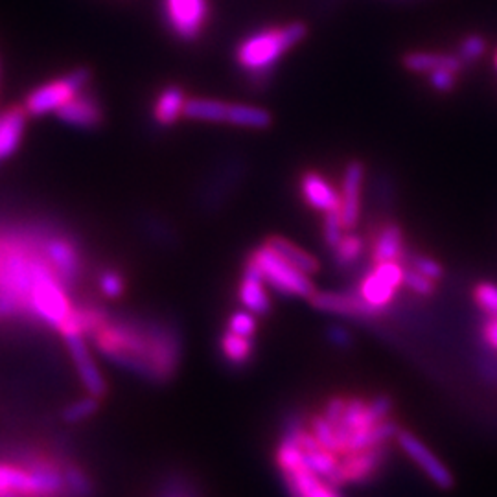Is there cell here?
Segmentation results:
<instances>
[{
  "mask_svg": "<svg viewBox=\"0 0 497 497\" xmlns=\"http://www.w3.org/2000/svg\"><path fill=\"white\" fill-rule=\"evenodd\" d=\"M98 352L125 373L151 383L170 381L181 364V339L168 326L107 321L90 336Z\"/></svg>",
  "mask_w": 497,
  "mask_h": 497,
  "instance_id": "obj_1",
  "label": "cell"
},
{
  "mask_svg": "<svg viewBox=\"0 0 497 497\" xmlns=\"http://www.w3.org/2000/svg\"><path fill=\"white\" fill-rule=\"evenodd\" d=\"M306 33L308 28L303 22L254 31L238 45L236 63L253 78L268 76L273 66L306 38Z\"/></svg>",
  "mask_w": 497,
  "mask_h": 497,
  "instance_id": "obj_2",
  "label": "cell"
},
{
  "mask_svg": "<svg viewBox=\"0 0 497 497\" xmlns=\"http://www.w3.org/2000/svg\"><path fill=\"white\" fill-rule=\"evenodd\" d=\"M275 464L289 497H343L339 488L331 486L306 467L303 450L289 431H284L275 450Z\"/></svg>",
  "mask_w": 497,
  "mask_h": 497,
  "instance_id": "obj_3",
  "label": "cell"
},
{
  "mask_svg": "<svg viewBox=\"0 0 497 497\" xmlns=\"http://www.w3.org/2000/svg\"><path fill=\"white\" fill-rule=\"evenodd\" d=\"M247 260L256 265V270L260 271L268 287H271L278 295L308 298L310 301L312 295L317 291L310 275L293 268L284 256H280L268 244L256 247Z\"/></svg>",
  "mask_w": 497,
  "mask_h": 497,
  "instance_id": "obj_4",
  "label": "cell"
},
{
  "mask_svg": "<svg viewBox=\"0 0 497 497\" xmlns=\"http://www.w3.org/2000/svg\"><path fill=\"white\" fill-rule=\"evenodd\" d=\"M89 83H90V71L81 66V69H74L69 74L33 89L26 96L22 107L26 109L28 116L56 115L64 104H69L73 98L87 90Z\"/></svg>",
  "mask_w": 497,
  "mask_h": 497,
  "instance_id": "obj_5",
  "label": "cell"
},
{
  "mask_svg": "<svg viewBox=\"0 0 497 497\" xmlns=\"http://www.w3.org/2000/svg\"><path fill=\"white\" fill-rule=\"evenodd\" d=\"M74 308L76 306L69 298V286L57 277V273L45 275L31 291V315L57 331L69 322Z\"/></svg>",
  "mask_w": 497,
  "mask_h": 497,
  "instance_id": "obj_6",
  "label": "cell"
},
{
  "mask_svg": "<svg viewBox=\"0 0 497 497\" xmlns=\"http://www.w3.org/2000/svg\"><path fill=\"white\" fill-rule=\"evenodd\" d=\"M404 275L406 268L402 261L374 263V268L361 278L357 293L369 306L383 312L394 301L398 289L404 286Z\"/></svg>",
  "mask_w": 497,
  "mask_h": 497,
  "instance_id": "obj_7",
  "label": "cell"
},
{
  "mask_svg": "<svg viewBox=\"0 0 497 497\" xmlns=\"http://www.w3.org/2000/svg\"><path fill=\"white\" fill-rule=\"evenodd\" d=\"M396 446L415 464V467L441 490L453 488V474L444 460L431 450L413 431L400 427L394 437Z\"/></svg>",
  "mask_w": 497,
  "mask_h": 497,
  "instance_id": "obj_8",
  "label": "cell"
},
{
  "mask_svg": "<svg viewBox=\"0 0 497 497\" xmlns=\"http://www.w3.org/2000/svg\"><path fill=\"white\" fill-rule=\"evenodd\" d=\"M168 30L181 41H195L209 21L207 0H162Z\"/></svg>",
  "mask_w": 497,
  "mask_h": 497,
  "instance_id": "obj_9",
  "label": "cell"
},
{
  "mask_svg": "<svg viewBox=\"0 0 497 497\" xmlns=\"http://www.w3.org/2000/svg\"><path fill=\"white\" fill-rule=\"evenodd\" d=\"M63 339H64L66 350H69V354L73 357L74 369H76L78 378L83 383L87 394L96 396V398H104L107 394V381L92 357V352L85 341V336L78 334V331H73V334H64Z\"/></svg>",
  "mask_w": 497,
  "mask_h": 497,
  "instance_id": "obj_10",
  "label": "cell"
},
{
  "mask_svg": "<svg viewBox=\"0 0 497 497\" xmlns=\"http://www.w3.org/2000/svg\"><path fill=\"white\" fill-rule=\"evenodd\" d=\"M315 310L324 313H334L352 319H373L380 312L363 301V296L356 291H315L310 298Z\"/></svg>",
  "mask_w": 497,
  "mask_h": 497,
  "instance_id": "obj_11",
  "label": "cell"
},
{
  "mask_svg": "<svg viewBox=\"0 0 497 497\" xmlns=\"http://www.w3.org/2000/svg\"><path fill=\"white\" fill-rule=\"evenodd\" d=\"M364 183V164L361 160H350L345 166L341 179V209L339 216L347 230H354L361 219V197Z\"/></svg>",
  "mask_w": 497,
  "mask_h": 497,
  "instance_id": "obj_12",
  "label": "cell"
},
{
  "mask_svg": "<svg viewBox=\"0 0 497 497\" xmlns=\"http://www.w3.org/2000/svg\"><path fill=\"white\" fill-rule=\"evenodd\" d=\"M301 195L303 201L315 212L330 214L339 212L341 209V192L336 184H331L322 174L310 170L304 172L301 177Z\"/></svg>",
  "mask_w": 497,
  "mask_h": 497,
  "instance_id": "obj_13",
  "label": "cell"
},
{
  "mask_svg": "<svg viewBox=\"0 0 497 497\" xmlns=\"http://www.w3.org/2000/svg\"><path fill=\"white\" fill-rule=\"evenodd\" d=\"M45 254L52 263L57 277L66 284L74 286L81 275V256L73 242L61 236H52L45 244Z\"/></svg>",
  "mask_w": 497,
  "mask_h": 497,
  "instance_id": "obj_14",
  "label": "cell"
},
{
  "mask_svg": "<svg viewBox=\"0 0 497 497\" xmlns=\"http://www.w3.org/2000/svg\"><path fill=\"white\" fill-rule=\"evenodd\" d=\"M238 301L245 310H249L256 317L268 315L273 308L268 293V284L263 282L256 265L249 260H245V268L238 286Z\"/></svg>",
  "mask_w": 497,
  "mask_h": 497,
  "instance_id": "obj_15",
  "label": "cell"
},
{
  "mask_svg": "<svg viewBox=\"0 0 497 497\" xmlns=\"http://www.w3.org/2000/svg\"><path fill=\"white\" fill-rule=\"evenodd\" d=\"M56 116L71 127L78 129H94L104 120V109L99 106L94 94L89 90L80 92L76 98H73L69 104H64Z\"/></svg>",
  "mask_w": 497,
  "mask_h": 497,
  "instance_id": "obj_16",
  "label": "cell"
},
{
  "mask_svg": "<svg viewBox=\"0 0 497 497\" xmlns=\"http://www.w3.org/2000/svg\"><path fill=\"white\" fill-rule=\"evenodd\" d=\"M371 256L374 263L381 261H402L406 256L404 230L396 223H385L378 228L371 245Z\"/></svg>",
  "mask_w": 497,
  "mask_h": 497,
  "instance_id": "obj_17",
  "label": "cell"
},
{
  "mask_svg": "<svg viewBox=\"0 0 497 497\" xmlns=\"http://www.w3.org/2000/svg\"><path fill=\"white\" fill-rule=\"evenodd\" d=\"M26 116L28 113L22 106L0 113V162L10 159L22 144Z\"/></svg>",
  "mask_w": 497,
  "mask_h": 497,
  "instance_id": "obj_18",
  "label": "cell"
},
{
  "mask_svg": "<svg viewBox=\"0 0 497 497\" xmlns=\"http://www.w3.org/2000/svg\"><path fill=\"white\" fill-rule=\"evenodd\" d=\"M188 102V96L184 89L177 85L164 87L153 104V118L159 125L170 127L177 124L184 116V107Z\"/></svg>",
  "mask_w": 497,
  "mask_h": 497,
  "instance_id": "obj_19",
  "label": "cell"
},
{
  "mask_svg": "<svg viewBox=\"0 0 497 497\" xmlns=\"http://www.w3.org/2000/svg\"><path fill=\"white\" fill-rule=\"evenodd\" d=\"M404 66L411 73L429 74L437 69H451L460 74L464 63L458 56L450 54H433V52H409L402 59Z\"/></svg>",
  "mask_w": 497,
  "mask_h": 497,
  "instance_id": "obj_20",
  "label": "cell"
},
{
  "mask_svg": "<svg viewBox=\"0 0 497 497\" xmlns=\"http://www.w3.org/2000/svg\"><path fill=\"white\" fill-rule=\"evenodd\" d=\"M3 495H22V497H39L38 483L26 468L12 467V464H0V497Z\"/></svg>",
  "mask_w": 497,
  "mask_h": 497,
  "instance_id": "obj_21",
  "label": "cell"
},
{
  "mask_svg": "<svg viewBox=\"0 0 497 497\" xmlns=\"http://www.w3.org/2000/svg\"><path fill=\"white\" fill-rule=\"evenodd\" d=\"M230 104L216 98H188L184 107V118L195 122L227 124Z\"/></svg>",
  "mask_w": 497,
  "mask_h": 497,
  "instance_id": "obj_22",
  "label": "cell"
},
{
  "mask_svg": "<svg viewBox=\"0 0 497 497\" xmlns=\"http://www.w3.org/2000/svg\"><path fill=\"white\" fill-rule=\"evenodd\" d=\"M265 244H268L271 249H275L280 256H284L298 271H303L310 277L319 273V260L313 254H310L308 251L295 245L291 240L282 238V236H271Z\"/></svg>",
  "mask_w": 497,
  "mask_h": 497,
  "instance_id": "obj_23",
  "label": "cell"
},
{
  "mask_svg": "<svg viewBox=\"0 0 497 497\" xmlns=\"http://www.w3.org/2000/svg\"><path fill=\"white\" fill-rule=\"evenodd\" d=\"M219 350L223 359L230 364V367H245V364L254 356V339L244 338L235 334V331L225 330L219 339Z\"/></svg>",
  "mask_w": 497,
  "mask_h": 497,
  "instance_id": "obj_24",
  "label": "cell"
},
{
  "mask_svg": "<svg viewBox=\"0 0 497 497\" xmlns=\"http://www.w3.org/2000/svg\"><path fill=\"white\" fill-rule=\"evenodd\" d=\"M227 124L242 129H268L273 124V116L268 109L258 106L230 104Z\"/></svg>",
  "mask_w": 497,
  "mask_h": 497,
  "instance_id": "obj_25",
  "label": "cell"
},
{
  "mask_svg": "<svg viewBox=\"0 0 497 497\" xmlns=\"http://www.w3.org/2000/svg\"><path fill=\"white\" fill-rule=\"evenodd\" d=\"M331 253H334L338 268H343V270L352 268V265H356L361 260L364 253V240L359 235H356L354 230H348L343 236V240L339 242V245Z\"/></svg>",
  "mask_w": 497,
  "mask_h": 497,
  "instance_id": "obj_26",
  "label": "cell"
},
{
  "mask_svg": "<svg viewBox=\"0 0 497 497\" xmlns=\"http://www.w3.org/2000/svg\"><path fill=\"white\" fill-rule=\"evenodd\" d=\"M98 409H99V398L87 394L85 398H80V400L66 406V409L63 411V418L69 424H80L90 418L92 415H96Z\"/></svg>",
  "mask_w": 497,
  "mask_h": 497,
  "instance_id": "obj_27",
  "label": "cell"
},
{
  "mask_svg": "<svg viewBox=\"0 0 497 497\" xmlns=\"http://www.w3.org/2000/svg\"><path fill=\"white\" fill-rule=\"evenodd\" d=\"M64 483H66V492H69L73 497H90L94 492L90 477L78 467L64 468Z\"/></svg>",
  "mask_w": 497,
  "mask_h": 497,
  "instance_id": "obj_28",
  "label": "cell"
},
{
  "mask_svg": "<svg viewBox=\"0 0 497 497\" xmlns=\"http://www.w3.org/2000/svg\"><path fill=\"white\" fill-rule=\"evenodd\" d=\"M347 232L348 230L345 228L339 212L324 214V219H322V238H324V245L330 251H334L339 245V242L343 240V236L347 235Z\"/></svg>",
  "mask_w": 497,
  "mask_h": 497,
  "instance_id": "obj_29",
  "label": "cell"
},
{
  "mask_svg": "<svg viewBox=\"0 0 497 497\" xmlns=\"http://www.w3.org/2000/svg\"><path fill=\"white\" fill-rule=\"evenodd\" d=\"M227 330L230 331H235V334L238 336H244V338H251L254 339L256 336V330H258V319L254 313H251L249 310H238L232 313L227 321Z\"/></svg>",
  "mask_w": 497,
  "mask_h": 497,
  "instance_id": "obj_30",
  "label": "cell"
},
{
  "mask_svg": "<svg viewBox=\"0 0 497 497\" xmlns=\"http://www.w3.org/2000/svg\"><path fill=\"white\" fill-rule=\"evenodd\" d=\"M474 301L477 308L488 317H497V286L481 282L474 287Z\"/></svg>",
  "mask_w": 497,
  "mask_h": 497,
  "instance_id": "obj_31",
  "label": "cell"
},
{
  "mask_svg": "<svg viewBox=\"0 0 497 497\" xmlns=\"http://www.w3.org/2000/svg\"><path fill=\"white\" fill-rule=\"evenodd\" d=\"M404 286H406L407 289H411L413 293L422 295V296L433 295V293H435V289H437V282H435V280H431V278L424 277L422 273H418L416 270H413L411 265H409V268H406Z\"/></svg>",
  "mask_w": 497,
  "mask_h": 497,
  "instance_id": "obj_32",
  "label": "cell"
},
{
  "mask_svg": "<svg viewBox=\"0 0 497 497\" xmlns=\"http://www.w3.org/2000/svg\"><path fill=\"white\" fill-rule=\"evenodd\" d=\"M411 268L416 270L418 273H422L424 277L431 278V280H441L444 277V268L442 265L433 260V258H429V256H422V254H416L411 258Z\"/></svg>",
  "mask_w": 497,
  "mask_h": 497,
  "instance_id": "obj_33",
  "label": "cell"
},
{
  "mask_svg": "<svg viewBox=\"0 0 497 497\" xmlns=\"http://www.w3.org/2000/svg\"><path fill=\"white\" fill-rule=\"evenodd\" d=\"M98 287L107 298H118L125 291V282L116 271H104L98 278Z\"/></svg>",
  "mask_w": 497,
  "mask_h": 497,
  "instance_id": "obj_34",
  "label": "cell"
},
{
  "mask_svg": "<svg viewBox=\"0 0 497 497\" xmlns=\"http://www.w3.org/2000/svg\"><path fill=\"white\" fill-rule=\"evenodd\" d=\"M486 50V43L479 36H470L464 39L458 47V57L462 63H472L477 61Z\"/></svg>",
  "mask_w": 497,
  "mask_h": 497,
  "instance_id": "obj_35",
  "label": "cell"
},
{
  "mask_svg": "<svg viewBox=\"0 0 497 497\" xmlns=\"http://www.w3.org/2000/svg\"><path fill=\"white\" fill-rule=\"evenodd\" d=\"M427 76H429V78H427L429 85L433 87L435 90H439V92H450V90L455 87V83H457L458 73H455V71H451V69H437V71H433V73H429Z\"/></svg>",
  "mask_w": 497,
  "mask_h": 497,
  "instance_id": "obj_36",
  "label": "cell"
},
{
  "mask_svg": "<svg viewBox=\"0 0 497 497\" xmlns=\"http://www.w3.org/2000/svg\"><path fill=\"white\" fill-rule=\"evenodd\" d=\"M328 341L334 347L345 350L352 345V336H350V331L343 326H331L328 330Z\"/></svg>",
  "mask_w": 497,
  "mask_h": 497,
  "instance_id": "obj_37",
  "label": "cell"
},
{
  "mask_svg": "<svg viewBox=\"0 0 497 497\" xmlns=\"http://www.w3.org/2000/svg\"><path fill=\"white\" fill-rule=\"evenodd\" d=\"M483 339L486 345L497 352V317H488L483 328Z\"/></svg>",
  "mask_w": 497,
  "mask_h": 497,
  "instance_id": "obj_38",
  "label": "cell"
},
{
  "mask_svg": "<svg viewBox=\"0 0 497 497\" xmlns=\"http://www.w3.org/2000/svg\"><path fill=\"white\" fill-rule=\"evenodd\" d=\"M495 69H497V52H495Z\"/></svg>",
  "mask_w": 497,
  "mask_h": 497,
  "instance_id": "obj_39",
  "label": "cell"
}]
</instances>
